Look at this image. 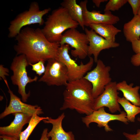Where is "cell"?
Returning <instances> with one entry per match:
<instances>
[{"mask_svg": "<svg viewBox=\"0 0 140 140\" xmlns=\"http://www.w3.org/2000/svg\"><path fill=\"white\" fill-rule=\"evenodd\" d=\"M48 129L46 128L44 129L42 133L41 137L39 140H48L49 137L47 136Z\"/></svg>", "mask_w": 140, "mask_h": 140, "instance_id": "obj_30", "label": "cell"}, {"mask_svg": "<svg viewBox=\"0 0 140 140\" xmlns=\"http://www.w3.org/2000/svg\"><path fill=\"white\" fill-rule=\"evenodd\" d=\"M41 31L46 39L52 43H60L63 33L66 30L76 29L79 24L74 20L67 10L61 6L48 16Z\"/></svg>", "mask_w": 140, "mask_h": 140, "instance_id": "obj_3", "label": "cell"}, {"mask_svg": "<svg viewBox=\"0 0 140 140\" xmlns=\"http://www.w3.org/2000/svg\"><path fill=\"white\" fill-rule=\"evenodd\" d=\"M70 48V46L68 44L61 45L56 58L66 66L67 70L68 82L83 78L86 74L91 70L94 62V58L90 56L87 63L84 64L81 61L80 64L78 65L76 61L70 57L69 54Z\"/></svg>", "mask_w": 140, "mask_h": 140, "instance_id": "obj_6", "label": "cell"}, {"mask_svg": "<svg viewBox=\"0 0 140 140\" xmlns=\"http://www.w3.org/2000/svg\"><path fill=\"white\" fill-rule=\"evenodd\" d=\"M89 26L98 35L112 42H115L116 35L121 31L113 25L109 24H92Z\"/></svg>", "mask_w": 140, "mask_h": 140, "instance_id": "obj_18", "label": "cell"}, {"mask_svg": "<svg viewBox=\"0 0 140 140\" xmlns=\"http://www.w3.org/2000/svg\"><path fill=\"white\" fill-rule=\"evenodd\" d=\"M117 83L116 81L111 82L106 86L103 92L95 99L94 111L106 107L112 113L121 111L120 105L118 101L119 93L117 88Z\"/></svg>", "mask_w": 140, "mask_h": 140, "instance_id": "obj_11", "label": "cell"}, {"mask_svg": "<svg viewBox=\"0 0 140 140\" xmlns=\"http://www.w3.org/2000/svg\"><path fill=\"white\" fill-rule=\"evenodd\" d=\"M123 134L128 140H140V136L137 134H130L124 132Z\"/></svg>", "mask_w": 140, "mask_h": 140, "instance_id": "obj_29", "label": "cell"}, {"mask_svg": "<svg viewBox=\"0 0 140 140\" xmlns=\"http://www.w3.org/2000/svg\"><path fill=\"white\" fill-rule=\"evenodd\" d=\"M115 120L121 121L126 124H128L129 122L125 112L121 111L118 114H111L105 111L104 107L94 110L91 114L82 118V122L87 127H89L91 123H95L97 124L98 127H104L106 132L113 131L108 124L110 121Z\"/></svg>", "mask_w": 140, "mask_h": 140, "instance_id": "obj_10", "label": "cell"}, {"mask_svg": "<svg viewBox=\"0 0 140 140\" xmlns=\"http://www.w3.org/2000/svg\"><path fill=\"white\" fill-rule=\"evenodd\" d=\"M134 83L128 84L125 80L117 83L118 91L122 93L123 97L133 104L140 107V95L138 91L140 88L139 86L133 87Z\"/></svg>", "mask_w": 140, "mask_h": 140, "instance_id": "obj_17", "label": "cell"}, {"mask_svg": "<svg viewBox=\"0 0 140 140\" xmlns=\"http://www.w3.org/2000/svg\"><path fill=\"white\" fill-rule=\"evenodd\" d=\"M137 15L140 17V8L138 12Z\"/></svg>", "mask_w": 140, "mask_h": 140, "instance_id": "obj_34", "label": "cell"}, {"mask_svg": "<svg viewBox=\"0 0 140 140\" xmlns=\"http://www.w3.org/2000/svg\"><path fill=\"white\" fill-rule=\"evenodd\" d=\"M51 9L48 8L40 10L38 3L36 1L33 2L28 10L19 13L10 22L8 28V37L15 38L23 28L27 25L34 24L43 25L45 22L43 17Z\"/></svg>", "mask_w": 140, "mask_h": 140, "instance_id": "obj_4", "label": "cell"}, {"mask_svg": "<svg viewBox=\"0 0 140 140\" xmlns=\"http://www.w3.org/2000/svg\"><path fill=\"white\" fill-rule=\"evenodd\" d=\"M0 138L1 140H19L16 137L6 135H1Z\"/></svg>", "mask_w": 140, "mask_h": 140, "instance_id": "obj_31", "label": "cell"}, {"mask_svg": "<svg viewBox=\"0 0 140 140\" xmlns=\"http://www.w3.org/2000/svg\"><path fill=\"white\" fill-rule=\"evenodd\" d=\"M88 2L87 0H85L81 1L79 4L82 10L85 26H89L92 24L106 23L114 25L120 21L119 17L113 15L111 11L105 12L102 14L98 11H88L87 8Z\"/></svg>", "mask_w": 140, "mask_h": 140, "instance_id": "obj_14", "label": "cell"}, {"mask_svg": "<svg viewBox=\"0 0 140 140\" xmlns=\"http://www.w3.org/2000/svg\"><path fill=\"white\" fill-rule=\"evenodd\" d=\"M65 117L64 113L57 118L54 119L51 117L43 120L45 123L52 124V127L48 133V137H51V140H75L74 135L72 131L66 132L62 128V121Z\"/></svg>", "mask_w": 140, "mask_h": 140, "instance_id": "obj_16", "label": "cell"}, {"mask_svg": "<svg viewBox=\"0 0 140 140\" xmlns=\"http://www.w3.org/2000/svg\"><path fill=\"white\" fill-rule=\"evenodd\" d=\"M137 120L140 123V117H138L137 118ZM136 134L140 136V129L137 130Z\"/></svg>", "mask_w": 140, "mask_h": 140, "instance_id": "obj_33", "label": "cell"}, {"mask_svg": "<svg viewBox=\"0 0 140 140\" xmlns=\"http://www.w3.org/2000/svg\"><path fill=\"white\" fill-rule=\"evenodd\" d=\"M132 50L135 54L140 53V39L132 41L131 43Z\"/></svg>", "mask_w": 140, "mask_h": 140, "instance_id": "obj_28", "label": "cell"}, {"mask_svg": "<svg viewBox=\"0 0 140 140\" xmlns=\"http://www.w3.org/2000/svg\"><path fill=\"white\" fill-rule=\"evenodd\" d=\"M60 45L67 44L74 48L71 51V55L74 57L83 59L88 56L89 41L85 33H81L75 28L67 30L63 34Z\"/></svg>", "mask_w": 140, "mask_h": 140, "instance_id": "obj_8", "label": "cell"}, {"mask_svg": "<svg viewBox=\"0 0 140 140\" xmlns=\"http://www.w3.org/2000/svg\"><path fill=\"white\" fill-rule=\"evenodd\" d=\"M48 117H40L36 114H33L27 128L21 133L19 140H27L37 125L41 121L47 119Z\"/></svg>", "mask_w": 140, "mask_h": 140, "instance_id": "obj_22", "label": "cell"}, {"mask_svg": "<svg viewBox=\"0 0 140 140\" xmlns=\"http://www.w3.org/2000/svg\"><path fill=\"white\" fill-rule=\"evenodd\" d=\"M45 62L40 61L34 64H30L29 65L32 66V71L35 72L37 74L40 76L44 73L46 67L44 65Z\"/></svg>", "mask_w": 140, "mask_h": 140, "instance_id": "obj_24", "label": "cell"}, {"mask_svg": "<svg viewBox=\"0 0 140 140\" xmlns=\"http://www.w3.org/2000/svg\"><path fill=\"white\" fill-rule=\"evenodd\" d=\"M111 69L110 66H106L102 60L99 59L95 67L88 72L84 77L92 84L95 99L100 95L106 86L112 81L110 74Z\"/></svg>", "mask_w": 140, "mask_h": 140, "instance_id": "obj_7", "label": "cell"}, {"mask_svg": "<svg viewBox=\"0 0 140 140\" xmlns=\"http://www.w3.org/2000/svg\"><path fill=\"white\" fill-rule=\"evenodd\" d=\"M127 2V0H110L106 5L104 11H117Z\"/></svg>", "mask_w": 140, "mask_h": 140, "instance_id": "obj_23", "label": "cell"}, {"mask_svg": "<svg viewBox=\"0 0 140 140\" xmlns=\"http://www.w3.org/2000/svg\"><path fill=\"white\" fill-rule=\"evenodd\" d=\"M8 89L10 96L9 105L0 115L2 119L11 114L21 113L33 115L36 114L39 115L44 113L41 107L37 105H32L25 103L20 98L13 94L10 90L6 80L4 81Z\"/></svg>", "mask_w": 140, "mask_h": 140, "instance_id": "obj_12", "label": "cell"}, {"mask_svg": "<svg viewBox=\"0 0 140 140\" xmlns=\"http://www.w3.org/2000/svg\"><path fill=\"white\" fill-rule=\"evenodd\" d=\"M118 101L124 108L129 122H134L136 116L140 113V107L133 104L123 97H118Z\"/></svg>", "mask_w": 140, "mask_h": 140, "instance_id": "obj_21", "label": "cell"}, {"mask_svg": "<svg viewBox=\"0 0 140 140\" xmlns=\"http://www.w3.org/2000/svg\"><path fill=\"white\" fill-rule=\"evenodd\" d=\"M127 1L132 8L134 16L137 15L140 8V0H127Z\"/></svg>", "mask_w": 140, "mask_h": 140, "instance_id": "obj_25", "label": "cell"}, {"mask_svg": "<svg viewBox=\"0 0 140 140\" xmlns=\"http://www.w3.org/2000/svg\"><path fill=\"white\" fill-rule=\"evenodd\" d=\"M15 38L16 43L14 48L16 55H24L29 65L56 58L61 46L59 43L49 41L39 28H24Z\"/></svg>", "mask_w": 140, "mask_h": 140, "instance_id": "obj_1", "label": "cell"}, {"mask_svg": "<svg viewBox=\"0 0 140 140\" xmlns=\"http://www.w3.org/2000/svg\"><path fill=\"white\" fill-rule=\"evenodd\" d=\"M29 65L25 56L24 55H16L13 59L10 69L13 72L11 77L13 85L18 86V92L21 96L22 101L25 102L30 95V92L27 93L25 88L29 83L36 82L38 77L35 76L32 78L29 76L26 67Z\"/></svg>", "mask_w": 140, "mask_h": 140, "instance_id": "obj_5", "label": "cell"}, {"mask_svg": "<svg viewBox=\"0 0 140 140\" xmlns=\"http://www.w3.org/2000/svg\"><path fill=\"white\" fill-rule=\"evenodd\" d=\"M38 81L50 86H66L69 81L67 68L56 59H50L47 61L44 74Z\"/></svg>", "mask_w": 140, "mask_h": 140, "instance_id": "obj_9", "label": "cell"}, {"mask_svg": "<svg viewBox=\"0 0 140 140\" xmlns=\"http://www.w3.org/2000/svg\"><path fill=\"white\" fill-rule=\"evenodd\" d=\"M108 1V0H93L92 2L97 7L99 8L101 3Z\"/></svg>", "mask_w": 140, "mask_h": 140, "instance_id": "obj_32", "label": "cell"}, {"mask_svg": "<svg viewBox=\"0 0 140 140\" xmlns=\"http://www.w3.org/2000/svg\"><path fill=\"white\" fill-rule=\"evenodd\" d=\"M123 33L126 40L131 43L140 39V17L137 15L125 23L123 26Z\"/></svg>", "mask_w": 140, "mask_h": 140, "instance_id": "obj_19", "label": "cell"}, {"mask_svg": "<svg viewBox=\"0 0 140 140\" xmlns=\"http://www.w3.org/2000/svg\"><path fill=\"white\" fill-rule=\"evenodd\" d=\"M0 80L3 79L4 81L6 80V76H9V69L4 67L2 65H0Z\"/></svg>", "mask_w": 140, "mask_h": 140, "instance_id": "obj_27", "label": "cell"}, {"mask_svg": "<svg viewBox=\"0 0 140 140\" xmlns=\"http://www.w3.org/2000/svg\"><path fill=\"white\" fill-rule=\"evenodd\" d=\"M61 6L66 9L72 19L77 22L84 30L83 12L81 6L77 4L76 0H64L61 3Z\"/></svg>", "mask_w": 140, "mask_h": 140, "instance_id": "obj_20", "label": "cell"}, {"mask_svg": "<svg viewBox=\"0 0 140 140\" xmlns=\"http://www.w3.org/2000/svg\"><path fill=\"white\" fill-rule=\"evenodd\" d=\"M15 118L10 124L0 127V134L14 137L19 139L20 135L23 126L29 123L33 115L18 113L13 114Z\"/></svg>", "mask_w": 140, "mask_h": 140, "instance_id": "obj_15", "label": "cell"}, {"mask_svg": "<svg viewBox=\"0 0 140 140\" xmlns=\"http://www.w3.org/2000/svg\"><path fill=\"white\" fill-rule=\"evenodd\" d=\"M85 34L87 36L89 41L88 56H94L95 62L96 63L100 52L103 50L119 47L120 44L107 40L96 33L93 30L85 28Z\"/></svg>", "mask_w": 140, "mask_h": 140, "instance_id": "obj_13", "label": "cell"}, {"mask_svg": "<svg viewBox=\"0 0 140 140\" xmlns=\"http://www.w3.org/2000/svg\"><path fill=\"white\" fill-rule=\"evenodd\" d=\"M63 93L64 102L60 109L75 110L86 115L94 111L95 98L93 94L91 83L83 78L69 81Z\"/></svg>", "mask_w": 140, "mask_h": 140, "instance_id": "obj_2", "label": "cell"}, {"mask_svg": "<svg viewBox=\"0 0 140 140\" xmlns=\"http://www.w3.org/2000/svg\"><path fill=\"white\" fill-rule=\"evenodd\" d=\"M130 62L134 66H140V53L132 55L130 59Z\"/></svg>", "mask_w": 140, "mask_h": 140, "instance_id": "obj_26", "label": "cell"}]
</instances>
